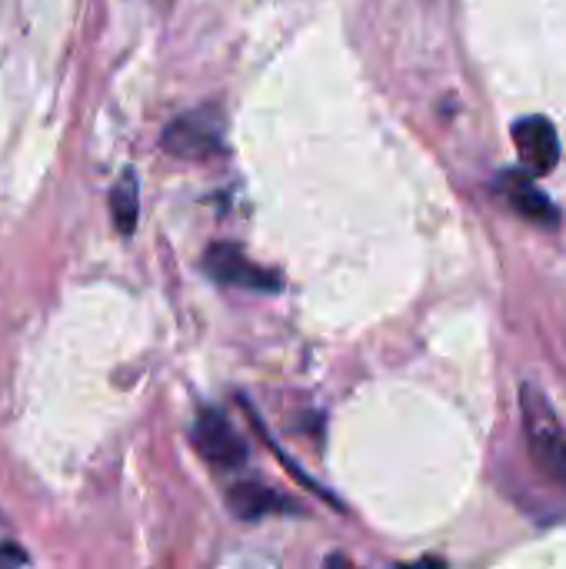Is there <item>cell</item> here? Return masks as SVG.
Here are the masks:
<instances>
[{"label": "cell", "instance_id": "obj_1", "mask_svg": "<svg viewBox=\"0 0 566 569\" xmlns=\"http://www.w3.org/2000/svg\"><path fill=\"white\" fill-rule=\"evenodd\" d=\"M520 410H524V433L534 463L554 480L566 487V430L547 400V393L537 383L520 387Z\"/></svg>", "mask_w": 566, "mask_h": 569}, {"label": "cell", "instance_id": "obj_2", "mask_svg": "<svg viewBox=\"0 0 566 569\" xmlns=\"http://www.w3.org/2000/svg\"><path fill=\"white\" fill-rule=\"evenodd\" d=\"M160 147L180 160H210L224 153V113L217 107H197L170 120L160 133Z\"/></svg>", "mask_w": 566, "mask_h": 569}, {"label": "cell", "instance_id": "obj_3", "mask_svg": "<svg viewBox=\"0 0 566 569\" xmlns=\"http://www.w3.org/2000/svg\"><path fill=\"white\" fill-rule=\"evenodd\" d=\"M190 440H193V450L210 463V467H220V470H237L244 460H247V443L244 437L237 433V427L214 407H203L190 427Z\"/></svg>", "mask_w": 566, "mask_h": 569}, {"label": "cell", "instance_id": "obj_4", "mask_svg": "<svg viewBox=\"0 0 566 569\" xmlns=\"http://www.w3.org/2000/svg\"><path fill=\"white\" fill-rule=\"evenodd\" d=\"M203 270L224 287H244V290H264V293L280 287L277 273H270V270L257 267L254 260H247L244 250H237L234 243L210 247L207 257H203Z\"/></svg>", "mask_w": 566, "mask_h": 569}, {"label": "cell", "instance_id": "obj_5", "mask_svg": "<svg viewBox=\"0 0 566 569\" xmlns=\"http://www.w3.org/2000/svg\"><path fill=\"white\" fill-rule=\"evenodd\" d=\"M514 143L530 173H550L560 163V137L547 117H524L514 123Z\"/></svg>", "mask_w": 566, "mask_h": 569}, {"label": "cell", "instance_id": "obj_6", "mask_svg": "<svg viewBox=\"0 0 566 569\" xmlns=\"http://www.w3.org/2000/svg\"><path fill=\"white\" fill-rule=\"evenodd\" d=\"M497 190L504 193V200L527 220L534 223H544V227H554L557 223V207L550 203V197L534 183L530 170L527 173H517V170H504L500 180H497Z\"/></svg>", "mask_w": 566, "mask_h": 569}, {"label": "cell", "instance_id": "obj_7", "mask_svg": "<svg viewBox=\"0 0 566 569\" xmlns=\"http://www.w3.org/2000/svg\"><path fill=\"white\" fill-rule=\"evenodd\" d=\"M227 507L237 520H260L274 513H294V503L280 493L267 490L264 483H237L227 493Z\"/></svg>", "mask_w": 566, "mask_h": 569}, {"label": "cell", "instance_id": "obj_8", "mask_svg": "<svg viewBox=\"0 0 566 569\" xmlns=\"http://www.w3.org/2000/svg\"><path fill=\"white\" fill-rule=\"evenodd\" d=\"M140 187H137V173L133 170H123V177L113 183L110 190V213H113V223L123 237L133 233L137 227V217H140V200H137Z\"/></svg>", "mask_w": 566, "mask_h": 569}, {"label": "cell", "instance_id": "obj_9", "mask_svg": "<svg viewBox=\"0 0 566 569\" xmlns=\"http://www.w3.org/2000/svg\"><path fill=\"white\" fill-rule=\"evenodd\" d=\"M23 563H27V553L20 550V543L10 537H0V567H23Z\"/></svg>", "mask_w": 566, "mask_h": 569}]
</instances>
